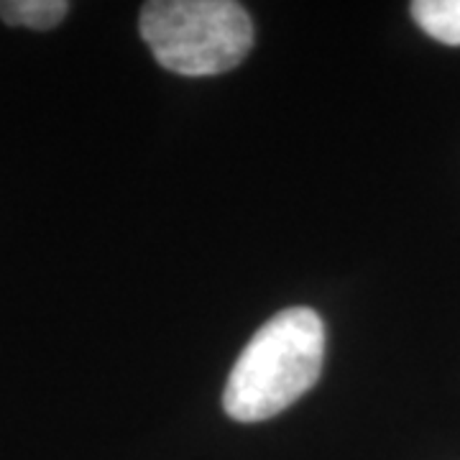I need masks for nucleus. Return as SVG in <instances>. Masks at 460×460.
<instances>
[{
	"instance_id": "f257e3e1",
	"label": "nucleus",
	"mask_w": 460,
	"mask_h": 460,
	"mask_svg": "<svg viewBox=\"0 0 460 460\" xmlns=\"http://www.w3.org/2000/svg\"><path fill=\"white\" fill-rule=\"evenodd\" d=\"M325 363V325L310 307H289L256 330L230 371L223 410L235 422H263L317 384Z\"/></svg>"
},
{
	"instance_id": "f03ea898",
	"label": "nucleus",
	"mask_w": 460,
	"mask_h": 460,
	"mask_svg": "<svg viewBox=\"0 0 460 460\" xmlns=\"http://www.w3.org/2000/svg\"><path fill=\"white\" fill-rule=\"evenodd\" d=\"M138 29L154 59L184 77L230 72L253 47L251 16L233 0H154Z\"/></svg>"
},
{
	"instance_id": "7ed1b4c3",
	"label": "nucleus",
	"mask_w": 460,
	"mask_h": 460,
	"mask_svg": "<svg viewBox=\"0 0 460 460\" xmlns=\"http://www.w3.org/2000/svg\"><path fill=\"white\" fill-rule=\"evenodd\" d=\"M411 18L422 31L447 47H460V0H414Z\"/></svg>"
},
{
	"instance_id": "20e7f679",
	"label": "nucleus",
	"mask_w": 460,
	"mask_h": 460,
	"mask_svg": "<svg viewBox=\"0 0 460 460\" xmlns=\"http://www.w3.org/2000/svg\"><path fill=\"white\" fill-rule=\"evenodd\" d=\"M65 0H0V18L11 26H26L33 31H49L66 16Z\"/></svg>"
}]
</instances>
